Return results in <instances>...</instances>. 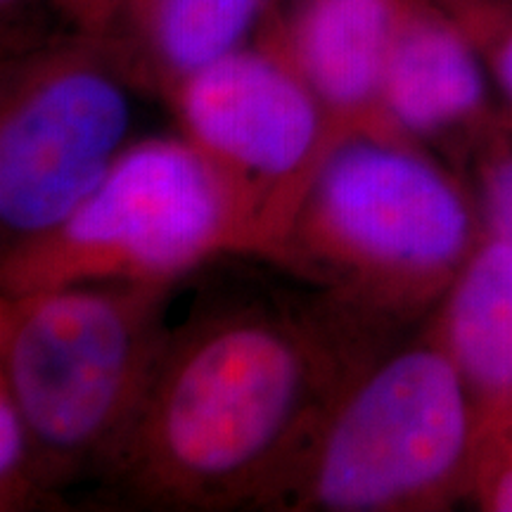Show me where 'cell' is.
Wrapping results in <instances>:
<instances>
[{
	"instance_id": "277c9868",
	"label": "cell",
	"mask_w": 512,
	"mask_h": 512,
	"mask_svg": "<svg viewBox=\"0 0 512 512\" xmlns=\"http://www.w3.org/2000/svg\"><path fill=\"white\" fill-rule=\"evenodd\" d=\"M477 418L430 335L370 361L335 396L264 508L434 512L470 498Z\"/></svg>"
},
{
	"instance_id": "8992f818",
	"label": "cell",
	"mask_w": 512,
	"mask_h": 512,
	"mask_svg": "<svg viewBox=\"0 0 512 512\" xmlns=\"http://www.w3.org/2000/svg\"><path fill=\"white\" fill-rule=\"evenodd\" d=\"M136 81L112 36L74 31L5 67L0 91L3 247L67 219L126 150Z\"/></svg>"
},
{
	"instance_id": "7a4b0ae2",
	"label": "cell",
	"mask_w": 512,
	"mask_h": 512,
	"mask_svg": "<svg viewBox=\"0 0 512 512\" xmlns=\"http://www.w3.org/2000/svg\"><path fill=\"white\" fill-rule=\"evenodd\" d=\"M484 233L475 190L425 145L358 136L320 166L273 259L373 328L437 309Z\"/></svg>"
},
{
	"instance_id": "30bf717a",
	"label": "cell",
	"mask_w": 512,
	"mask_h": 512,
	"mask_svg": "<svg viewBox=\"0 0 512 512\" xmlns=\"http://www.w3.org/2000/svg\"><path fill=\"white\" fill-rule=\"evenodd\" d=\"M463 377L477 418V456L512 422V245L486 230L427 330Z\"/></svg>"
},
{
	"instance_id": "52a82bcc",
	"label": "cell",
	"mask_w": 512,
	"mask_h": 512,
	"mask_svg": "<svg viewBox=\"0 0 512 512\" xmlns=\"http://www.w3.org/2000/svg\"><path fill=\"white\" fill-rule=\"evenodd\" d=\"M166 100L181 136L261 200V256H275L323 164L316 95L264 22L252 41L176 83Z\"/></svg>"
},
{
	"instance_id": "5bb4252c",
	"label": "cell",
	"mask_w": 512,
	"mask_h": 512,
	"mask_svg": "<svg viewBox=\"0 0 512 512\" xmlns=\"http://www.w3.org/2000/svg\"><path fill=\"white\" fill-rule=\"evenodd\" d=\"M475 197L489 233L512 245V128L503 117L472 147Z\"/></svg>"
},
{
	"instance_id": "5b68a950",
	"label": "cell",
	"mask_w": 512,
	"mask_h": 512,
	"mask_svg": "<svg viewBox=\"0 0 512 512\" xmlns=\"http://www.w3.org/2000/svg\"><path fill=\"white\" fill-rule=\"evenodd\" d=\"M226 252L261 256V200L185 136L128 145L46 233L3 247V294L81 283L178 285Z\"/></svg>"
},
{
	"instance_id": "9c48e42d",
	"label": "cell",
	"mask_w": 512,
	"mask_h": 512,
	"mask_svg": "<svg viewBox=\"0 0 512 512\" xmlns=\"http://www.w3.org/2000/svg\"><path fill=\"white\" fill-rule=\"evenodd\" d=\"M489 69L439 0H401L384 72V110L413 143L475 147L505 117Z\"/></svg>"
},
{
	"instance_id": "9a60e30c",
	"label": "cell",
	"mask_w": 512,
	"mask_h": 512,
	"mask_svg": "<svg viewBox=\"0 0 512 512\" xmlns=\"http://www.w3.org/2000/svg\"><path fill=\"white\" fill-rule=\"evenodd\" d=\"M470 501L489 512H512V422L479 448Z\"/></svg>"
},
{
	"instance_id": "4fadbf2b",
	"label": "cell",
	"mask_w": 512,
	"mask_h": 512,
	"mask_svg": "<svg viewBox=\"0 0 512 512\" xmlns=\"http://www.w3.org/2000/svg\"><path fill=\"white\" fill-rule=\"evenodd\" d=\"M31 432L12 396L0 389V510H24L48 498Z\"/></svg>"
},
{
	"instance_id": "6da1fadb",
	"label": "cell",
	"mask_w": 512,
	"mask_h": 512,
	"mask_svg": "<svg viewBox=\"0 0 512 512\" xmlns=\"http://www.w3.org/2000/svg\"><path fill=\"white\" fill-rule=\"evenodd\" d=\"M342 309L311 320L266 306L171 330L131 430L102 475L157 508H264L361 366Z\"/></svg>"
},
{
	"instance_id": "2e32d148",
	"label": "cell",
	"mask_w": 512,
	"mask_h": 512,
	"mask_svg": "<svg viewBox=\"0 0 512 512\" xmlns=\"http://www.w3.org/2000/svg\"><path fill=\"white\" fill-rule=\"evenodd\" d=\"M74 31L107 36L117 24L124 0H53Z\"/></svg>"
},
{
	"instance_id": "ac0fdd59",
	"label": "cell",
	"mask_w": 512,
	"mask_h": 512,
	"mask_svg": "<svg viewBox=\"0 0 512 512\" xmlns=\"http://www.w3.org/2000/svg\"><path fill=\"white\" fill-rule=\"evenodd\" d=\"M508 124H510V121H508ZM510 128H512V124H510Z\"/></svg>"
},
{
	"instance_id": "7c38bea8",
	"label": "cell",
	"mask_w": 512,
	"mask_h": 512,
	"mask_svg": "<svg viewBox=\"0 0 512 512\" xmlns=\"http://www.w3.org/2000/svg\"><path fill=\"white\" fill-rule=\"evenodd\" d=\"M482 55L512 124V0H439Z\"/></svg>"
},
{
	"instance_id": "e0dca14e",
	"label": "cell",
	"mask_w": 512,
	"mask_h": 512,
	"mask_svg": "<svg viewBox=\"0 0 512 512\" xmlns=\"http://www.w3.org/2000/svg\"><path fill=\"white\" fill-rule=\"evenodd\" d=\"M0 3H3V10L8 12V10L19 8V5H22V3H29V0H0Z\"/></svg>"
},
{
	"instance_id": "3957f363",
	"label": "cell",
	"mask_w": 512,
	"mask_h": 512,
	"mask_svg": "<svg viewBox=\"0 0 512 512\" xmlns=\"http://www.w3.org/2000/svg\"><path fill=\"white\" fill-rule=\"evenodd\" d=\"M176 285L81 283L0 299V389L34 439L48 491L105 472L169 344Z\"/></svg>"
},
{
	"instance_id": "8fae6325",
	"label": "cell",
	"mask_w": 512,
	"mask_h": 512,
	"mask_svg": "<svg viewBox=\"0 0 512 512\" xmlns=\"http://www.w3.org/2000/svg\"><path fill=\"white\" fill-rule=\"evenodd\" d=\"M283 0H124L107 36L136 81L169 93L178 81L259 34Z\"/></svg>"
},
{
	"instance_id": "ba28073f",
	"label": "cell",
	"mask_w": 512,
	"mask_h": 512,
	"mask_svg": "<svg viewBox=\"0 0 512 512\" xmlns=\"http://www.w3.org/2000/svg\"><path fill=\"white\" fill-rule=\"evenodd\" d=\"M399 8L401 0H283L268 15L323 112V164L358 136L408 140L384 110Z\"/></svg>"
}]
</instances>
